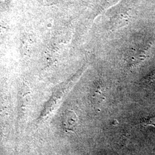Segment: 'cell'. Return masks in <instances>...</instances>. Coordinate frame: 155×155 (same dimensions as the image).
Listing matches in <instances>:
<instances>
[{
    "mask_svg": "<svg viewBox=\"0 0 155 155\" xmlns=\"http://www.w3.org/2000/svg\"><path fill=\"white\" fill-rule=\"evenodd\" d=\"M140 124L144 126H153L155 127V116L144 119L140 122Z\"/></svg>",
    "mask_w": 155,
    "mask_h": 155,
    "instance_id": "cell-1",
    "label": "cell"
}]
</instances>
